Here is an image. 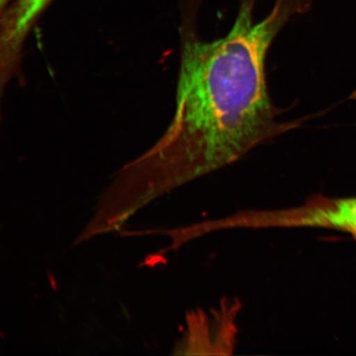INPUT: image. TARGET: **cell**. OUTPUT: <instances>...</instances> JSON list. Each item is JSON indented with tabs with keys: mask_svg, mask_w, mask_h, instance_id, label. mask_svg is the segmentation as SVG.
I'll use <instances>...</instances> for the list:
<instances>
[{
	"mask_svg": "<svg viewBox=\"0 0 356 356\" xmlns=\"http://www.w3.org/2000/svg\"><path fill=\"white\" fill-rule=\"evenodd\" d=\"M257 0H240L224 38L204 41L197 29L199 0H191L182 26L181 63L172 145L173 181L207 175L238 161L258 145L300 126L282 122L267 88L266 60L287 22L313 0H275L255 22Z\"/></svg>",
	"mask_w": 356,
	"mask_h": 356,
	"instance_id": "6da1fadb",
	"label": "cell"
},
{
	"mask_svg": "<svg viewBox=\"0 0 356 356\" xmlns=\"http://www.w3.org/2000/svg\"><path fill=\"white\" fill-rule=\"evenodd\" d=\"M286 219L291 228H317L341 231L356 238V197H312L305 204L289 208Z\"/></svg>",
	"mask_w": 356,
	"mask_h": 356,
	"instance_id": "7a4b0ae2",
	"label": "cell"
},
{
	"mask_svg": "<svg viewBox=\"0 0 356 356\" xmlns=\"http://www.w3.org/2000/svg\"><path fill=\"white\" fill-rule=\"evenodd\" d=\"M51 0H16L12 12L10 35L20 37Z\"/></svg>",
	"mask_w": 356,
	"mask_h": 356,
	"instance_id": "3957f363",
	"label": "cell"
}]
</instances>
